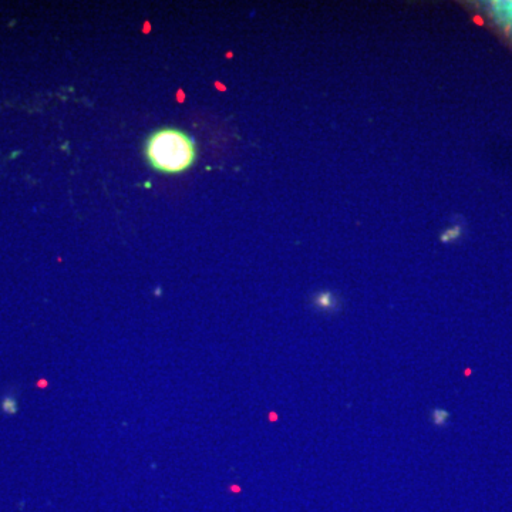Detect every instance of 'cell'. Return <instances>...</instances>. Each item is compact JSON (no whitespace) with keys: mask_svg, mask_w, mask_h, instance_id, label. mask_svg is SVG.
I'll list each match as a JSON object with an SVG mask.
<instances>
[{"mask_svg":"<svg viewBox=\"0 0 512 512\" xmlns=\"http://www.w3.org/2000/svg\"><path fill=\"white\" fill-rule=\"evenodd\" d=\"M146 153L151 167L164 174L183 173L197 157L194 140L175 128H164L151 134Z\"/></svg>","mask_w":512,"mask_h":512,"instance_id":"cell-1","label":"cell"},{"mask_svg":"<svg viewBox=\"0 0 512 512\" xmlns=\"http://www.w3.org/2000/svg\"><path fill=\"white\" fill-rule=\"evenodd\" d=\"M313 306L322 313H335L340 309V302L336 293L332 291H320L315 293L312 299Z\"/></svg>","mask_w":512,"mask_h":512,"instance_id":"cell-2","label":"cell"},{"mask_svg":"<svg viewBox=\"0 0 512 512\" xmlns=\"http://www.w3.org/2000/svg\"><path fill=\"white\" fill-rule=\"evenodd\" d=\"M448 420H450V413H448L446 409L434 407V409L431 410V423H433L434 426L446 427Z\"/></svg>","mask_w":512,"mask_h":512,"instance_id":"cell-3","label":"cell"},{"mask_svg":"<svg viewBox=\"0 0 512 512\" xmlns=\"http://www.w3.org/2000/svg\"><path fill=\"white\" fill-rule=\"evenodd\" d=\"M458 237H460V228L453 227L443 232V235H441V242L448 244V242H453L454 239H457Z\"/></svg>","mask_w":512,"mask_h":512,"instance_id":"cell-4","label":"cell"}]
</instances>
